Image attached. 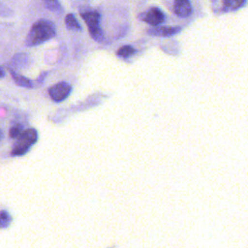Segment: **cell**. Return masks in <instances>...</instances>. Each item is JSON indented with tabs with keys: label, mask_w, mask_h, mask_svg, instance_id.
I'll return each instance as SVG.
<instances>
[{
	"label": "cell",
	"mask_w": 248,
	"mask_h": 248,
	"mask_svg": "<svg viewBox=\"0 0 248 248\" xmlns=\"http://www.w3.org/2000/svg\"><path fill=\"white\" fill-rule=\"evenodd\" d=\"M80 16L85 21L91 38L97 42L103 41L104 34L102 31V28L100 27L101 16H100L99 12L94 11V10L82 12V13H80Z\"/></svg>",
	"instance_id": "3"
},
{
	"label": "cell",
	"mask_w": 248,
	"mask_h": 248,
	"mask_svg": "<svg viewBox=\"0 0 248 248\" xmlns=\"http://www.w3.org/2000/svg\"><path fill=\"white\" fill-rule=\"evenodd\" d=\"M4 76H5V71L0 67V78H3Z\"/></svg>",
	"instance_id": "16"
},
{
	"label": "cell",
	"mask_w": 248,
	"mask_h": 248,
	"mask_svg": "<svg viewBox=\"0 0 248 248\" xmlns=\"http://www.w3.org/2000/svg\"><path fill=\"white\" fill-rule=\"evenodd\" d=\"M16 142L13 145L11 155L12 156H22L30 149V147L38 140V132L34 128L23 130L16 138Z\"/></svg>",
	"instance_id": "2"
},
{
	"label": "cell",
	"mask_w": 248,
	"mask_h": 248,
	"mask_svg": "<svg viewBox=\"0 0 248 248\" xmlns=\"http://www.w3.org/2000/svg\"><path fill=\"white\" fill-rule=\"evenodd\" d=\"M173 11L179 17H188L192 14V6L189 0H174Z\"/></svg>",
	"instance_id": "7"
},
{
	"label": "cell",
	"mask_w": 248,
	"mask_h": 248,
	"mask_svg": "<svg viewBox=\"0 0 248 248\" xmlns=\"http://www.w3.org/2000/svg\"><path fill=\"white\" fill-rule=\"evenodd\" d=\"M246 0H223V9L226 12L235 11L241 8Z\"/></svg>",
	"instance_id": "10"
},
{
	"label": "cell",
	"mask_w": 248,
	"mask_h": 248,
	"mask_svg": "<svg viewBox=\"0 0 248 248\" xmlns=\"http://www.w3.org/2000/svg\"><path fill=\"white\" fill-rule=\"evenodd\" d=\"M12 223V216L9 211L2 209L0 210V230L5 229Z\"/></svg>",
	"instance_id": "12"
},
{
	"label": "cell",
	"mask_w": 248,
	"mask_h": 248,
	"mask_svg": "<svg viewBox=\"0 0 248 248\" xmlns=\"http://www.w3.org/2000/svg\"><path fill=\"white\" fill-rule=\"evenodd\" d=\"M23 131V125L22 124H14L12 125V127L10 128V131H9V136L10 138L12 139H16L21 132Z\"/></svg>",
	"instance_id": "15"
},
{
	"label": "cell",
	"mask_w": 248,
	"mask_h": 248,
	"mask_svg": "<svg viewBox=\"0 0 248 248\" xmlns=\"http://www.w3.org/2000/svg\"><path fill=\"white\" fill-rule=\"evenodd\" d=\"M10 70V74L14 79V81L18 85V86H21V87H25V88H32L33 87V82L27 78L26 77L16 73L14 69H9Z\"/></svg>",
	"instance_id": "8"
},
{
	"label": "cell",
	"mask_w": 248,
	"mask_h": 248,
	"mask_svg": "<svg viewBox=\"0 0 248 248\" xmlns=\"http://www.w3.org/2000/svg\"><path fill=\"white\" fill-rule=\"evenodd\" d=\"M71 90L72 87L68 82L61 81L51 86L48 89V94L54 102H62L70 95Z\"/></svg>",
	"instance_id": "4"
},
{
	"label": "cell",
	"mask_w": 248,
	"mask_h": 248,
	"mask_svg": "<svg viewBox=\"0 0 248 248\" xmlns=\"http://www.w3.org/2000/svg\"><path fill=\"white\" fill-rule=\"evenodd\" d=\"M141 20L151 26H158L165 20V15L161 9L152 7L141 16Z\"/></svg>",
	"instance_id": "5"
},
{
	"label": "cell",
	"mask_w": 248,
	"mask_h": 248,
	"mask_svg": "<svg viewBox=\"0 0 248 248\" xmlns=\"http://www.w3.org/2000/svg\"><path fill=\"white\" fill-rule=\"evenodd\" d=\"M180 31L181 27L179 26H153V28L149 29L147 32L151 36L170 37L177 34Z\"/></svg>",
	"instance_id": "6"
},
{
	"label": "cell",
	"mask_w": 248,
	"mask_h": 248,
	"mask_svg": "<svg viewBox=\"0 0 248 248\" xmlns=\"http://www.w3.org/2000/svg\"><path fill=\"white\" fill-rule=\"evenodd\" d=\"M45 7L51 12H60L61 5L59 0H43Z\"/></svg>",
	"instance_id": "14"
},
{
	"label": "cell",
	"mask_w": 248,
	"mask_h": 248,
	"mask_svg": "<svg viewBox=\"0 0 248 248\" xmlns=\"http://www.w3.org/2000/svg\"><path fill=\"white\" fill-rule=\"evenodd\" d=\"M56 35V28L53 22L47 19L37 20L30 28L26 39L25 45L27 46H39Z\"/></svg>",
	"instance_id": "1"
},
{
	"label": "cell",
	"mask_w": 248,
	"mask_h": 248,
	"mask_svg": "<svg viewBox=\"0 0 248 248\" xmlns=\"http://www.w3.org/2000/svg\"><path fill=\"white\" fill-rule=\"evenodd\" d=\"M3 137H4V134H3V131L0 129V141L2 140V139H3Z\"/></svg>",
	"instance_id": "17"
},
{
	"label": "cell",
	"mask_w": 248,
	"mask_h": 248,
	"mask_svg": "<svg viewBox=\"0 0 248 248\" xmlns=\"http://www.w3.org/2000/svg\"><path fill=\"white\" fill-rule=\"evenodd\" d=\"M136 52V49L132 46H123L117 50V55L122 58H127L132 56Z\"/></svg>",
	"instance_id": "13"
},
{
	"label": "cell",
	"mask_w": 248,
	"mask_h": 248,
	"mask_svg": "<svg viewBox=\"0 0 248 248\" xmlns=\"http://www.w3.org/2000/svg\"><path fill=\"white\" fill-rule=\"evenodd\" d=\"M65 24L67 26L68 29L71 30H76V31H80L81 30V26L79 24V22L78 21V19L76 18L74 14H68L65 16Z\"/></svg>",
	"instance_id": "11"
},
{
	"label": "cell",
	"mask_w": 248,
	"mask_h": 248,
	"mask_svg": "<svg viewBox=\"0 0 248 248\" xmlns=\"http://www.w3.org/2000/svg\"><path fill=\"white\" fill-rule=\"evenodd\" d=\"M29 63V56L26 53H16L11 61V65L13 69H20L24 68Z\"/></svg>",
	"instance_id": "9"
}]
</instances>
